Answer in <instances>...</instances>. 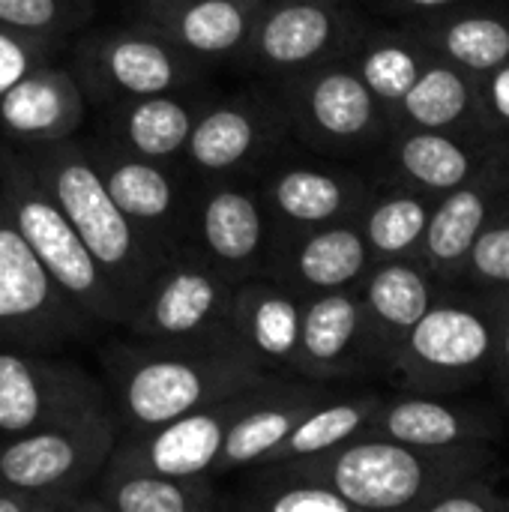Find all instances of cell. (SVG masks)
Returning <instances> with one entry per match:
<instances>
[{"instance_id":"obj_25","label":"cell","mask_w":509,"mask_h":512,"mask_svg":"<svg viewBox=\"0 0 509 512\" xmlns=\"http://www.w3.org/2000/svg\"><path fill=\"white\" fill-rule=\"evenodd\" d=\"M87 96L69 63L45 60L0 96V135L12 144H48L78 135Z\"/></svg>"},{"instance_id":"obj_33","label":"cell","mask_w":509,"mask_h":512,"mask_svg":"<svg viewBox=\"0 0 509 512\" xmlns=\"http://www.w3.org/2000/svg\"><path fill=\"white\" fill-rule=\"evenodd\" d=\"M435 54L405 27L402 30H363L351 54L345 57L354 72L363 78V84L375 93V99L387 108L393 117L402 96L411 90V84L420 78L426 63ZM393 123V120H390Z\"/></svg>"},{"instance_id":"obj_16","label":"cell","mask_w":509,"mask_h":512,"mask_svg":"<svg viewBox=\"0 0 509 512\" xmlns=\"http://www.w3.org/2000/svg\"><path fill=\"white\" fill-rule=\"evenodd\" d=\"M87 147L105 189L138 234L162 255L183 249L195 201V177L183 168V162L141 159L99 141L96 135L87 138Z\"/></svg>"},{"instance_id":"obj_18","label":"cell","mask_w":509,"mask_h":512,"mask_svg":"<svg viewBox=\"0 0 509 512\" xmlns=\"http://www.w3.org/2000/svg\"><path fill=\"white\" fill-rule=\"evenodd\" d=\"M504 153L507 144L498 138H468L438 129L396 126L384 141V168L390 183L441 198L498 165Z\"/></svg>"},{"instance_id":"obj_14","label":"cell","mask_w":509,"mask_h":512,"mask_svg":"<svg viewBox=\"0 0 509 512\" xmlns=\"http://www.w3.org/2000/svg\"><path fill=\"white\" fill-rule=\"evenodd\" d=\"M255 189L273 222L276 243L309 228L357 219L372 186L363 174L330 162L321 153L282 147L255 177Z\"/></svg>"},{"instance_id":"obj_22","label":"cell","mask_w":509,"mask_h":512,"mask_svg":"<svg viewBox=\"0 0 509 512\" xmlns=\"http://www.w3.org/2000/svg\"><path fill=\"white\" fill-rule=\"evenodd\" d=\"M207 99L210 90L195 87L111 102L102 108L96 138L141 159L180 162L189 132Z\"/></svg>"},{"instance_id":"obj_19","label":"cell","mask_w":509,"mask_h":512,"mask_svg":"<svg viewBox=\"0 0 509 512\" xmlns=\"http://www.w3.org/2000/svg\"><path fill=\"white\" fill-rule=\"evenodd\" d=\"M438 282L441 279L432 276V270L420 258L375 261L357 282L366 342L375 369L390 372L402 342L441 294Z\"/></svg>"},{"instance_id":"obj_24","label":"cell","mask_w":509,"mask_h":512,"mask_svg":"<svg viewBox=\"0 0 509 512\" xmlns=\"http://www.w3.org/2000/svg\"><path fill=\"white\" fill-rule=\"evenodd\" d=\"M369 369L375 366H372V354L366 342V324H363L357 285L306 297L294 375L327 384V381L351 378Z\"/></svg>"},{"instance_id":"obj_32","label":"cell","mask_w":509,"mask_h":512,"mask_svg":"<svg viewBox=\"0 0 509 512\" xmlns=\"http://www.w3.org/2000/svg\"><path fill=\"white\" fill-rule=\"evenodd\" d=\"M228 507L243 512H357L309 459H264L243 468V483Z\"/></svg>"},{"instance_id":"obj_9","label":"cell","mask_w":509,"mask_h":512,"mask_svg":"<svg viewBox=\"0 0 509 512\" xmlns=\"http://www.w3.org/2000/svg\"><path fill=\"white\" fill-rule=\"evenodd\" d=\"M291 141L270 90L210 93L180 162L195 180H255Z\"/></svg>"},{"instance_id":"obj_40","label":"cell","mask_w":509,"mask_h":512,"mask_svg":"<svg viewBox=\"0 0 509 512\" xmlns=\"http://www.w3.org/2000/svg\"><path fill=\"white\" fill-rule=\"evenodd\" d=\"M477 90H480V102L486 108V117L492 123V132L498 138L509 135V63L480 75Z\"/></svg>"},{"instance_id":"obj_41","label":"cell","mask_w":509,"mask_h":512,"mask_svg":"<svg viewBox=\"0 0 509 512\" xmlns=\"http://www.w3.org/2000/svg\"><path fill=\"white\" fill-rule=\"evenodd\" d=\"M492 384L495 393L501 396V402L509 408V303L507 315H504V327H501V342H498V354H495V366H492Z\"/></svg>"},{"instance_id":"obj_8","label":"cell","mask_w":509,"mask_h":512,"mask_svg":"<svg viewBox=\"0 0 509 512\" xmlns=\"http://www.w3.org/2000/svg\"><path fill=\"white\" fill-rule=\"evenodd\" d=\"M231 291L234 282L183 246L156 267L120 327L153 345H234L228 333Z\"/></svg>"},{"instance_id":"obj_21","label":"cell","mask_w":509,"mask_h":512,"mask_svg":"<svg viewBox=\"0 0 509 512\" xmlns=\"http://www.w3.org/2000/svg\"><path fill=\"white\" fill-rule=\"evenodd\" d=\"M303 297L276 279L237 282L228 306L234 345L270 375H294L300 351Z\"/></svg>"},{"instance_id":"obj_13","label":"cell","mask_w":509,"mask_h":512,"mask_svg":"<svg viewBox=\"0 0 509 512\" xmlns=\"http://www.w3.org/2000/svg\"><path fill=\"white\" fill-rule=\"evenodd\" d=\"M186 246L234 285L270 279L276 237L255 180H195Z\"/></svg>"},{"instance_id":"obj_11","label":"cell","mask_w":509,"mask_h":512,"mask_svg":"<svg viewBox=\"0 0 509 512\" xmlns=\"http://www.w3.org/2000/svg\"><path fill=\"white\" fill-rule=\"evenodd\" d=\"M120 432V417L108 405L69 423L0 438V483L9 489L81 495L102 474Z\"/></svg>"},{"instance_id":"obj_17","label":"cell","mask_w":509,"mask_h":512,"mask_svg":"<svg viewBox=\"0 0 509 512\" xmlns=\"http://www.w3.org/2000/svg\"><path fill=\"white\" fill-rule=\"evenodd\" d=\"M258 384V381H255ZM249 390V387H246ZM246 390L222 402L204 405L153 429L120 432L105 468L114 471H153L168 477H216V462L228 435V426L243 408Z\"/></svg>"},{"instance_id":"obj_42","label":"cell","mask_w":509,"mask_h":512,"mask_svg":"<svg viewBox=\"0 0 509 512\" xmlns=\"http://www.w3.org/2000/svg\"><path fill=\"white\" fill-rule=\"evenodd\" d=\"M387 12L393 15H408V18H420V15H429V12H441V9H450L462 0H381Z\"/></svg>"},{"instance_id":"obj_10","label":"cell","mask_w":509,"mask_h":512,"mask_svg":"<svg viewBox=\"0 0 509 512\" xmlns=\"http://www.w3.org/2000/svg\"><path fill=\"white\" fill-rule=\"evenodd\" d=\"M93 330L45 273L0 195V348L60 351Z\"/></svg>"},{"instance_id":"obj_27","label":"cell","mask_w":509,"mask_h":512,"mask_svg":"<svg viewBox=\"0 0 509 512\" xmlns=\"http://www.w3.org/2000/svg\"><path fill=\"white\" fill-rule=\"evenodd\" d=\"M504 162H507V153L498 165H492L471 183L435 198L417 258L441 282H456L462 276L465 258H468L477 234L483 231V225H486L489 213L498 207V201L507 195L509 186Z\"/></svg>"},{"instance_id":"obj_3","label":"cell","mask_w":509,"mask_h":512,"mask_svg":"<svg viewBox=\"0 0 509 512\" xmlns=\"http://www.w3.org/2000/svg\"><path fill=\"white\" fill-rule=\"evenodd\" d=\"M306 459L357 512H423L432 498L447 492L453 483L498 468L492 444L408 447L375 435H357Z\"/></svg>"},{"instance_id":"obj_30","label":"cell","mask_w":509,"mask_h":512,"mask_svg":"<svg viewBox=\"0 0 509 512\" xmlns=\"http://www.w3.org/2000/svg\"><path fill=\"white\" fill-rule=\"evenodd\" d=\"M408 33H414L435 57L465 69L480 78L509 63V15L501 9H468L450 6L411 18Z\"/></svg>"},{"instance_id":"obj_1","label":"cell","mask_w":509,"mask_h":512,"mask_svg":"<svg viewBox=\"0 0 509 512\" xmlns=\"http://www.w3.org/2000/svg\"><path fill=\"white\" fill-rule=\"evenodd\" d=\"M108 399L123 432L153 429L204 405L237 396L264 372L237 345L126 342L105 351Z\"/></svg>"},{"instance_id":"obj_28","label":"cell","mask_w":509,"mask_h":512,"mask_svg":"<svg viewBox=\"0 0 509 512\" xmlns=\"http://www.w3.org/2000/svg\"><path fill=\"white\" fill-rule=\"evenodd\" d=\"M360 435H375L408 447H459L492 444L501 435V426L483 408L456 405L450 396L411 393L390 402L381 399Z\"/></svg>"},{"instance_id":"obj_5","label":"cell","mask_w":509,"mask_h":512,"mask_svg":"<svg viewBox=\"0 0 509 512\" xmlns=\"http://www.w3.org/2000/svg\"><path fill=\"white\" fill-rule=\"evenodd\" d=\"M0 195L15 228L45 267V273L81 309V315L93 327L123 324V306L114 297L102 267L96 264L72 222L63 216L57 201L33 177L12 141L0 144Z\"/></svg>"},{"instance_id":"obj_15","label":"cell","mask_w":509,"mask_h":512,"mask_svg":"<svg viewBox=\"0 0 509 512\" xmlns=\"http://www.w3.org/2000/svg\"><path fill=\"white\" fill-rule=\"evenodd\" d=\"M108 387L51 351L0 348V438L69 423L108 408Z\"/></svg>"},{"instance_id":"obj_26","label":"cell","mask_w":509,"mask_h":512,"mask_svg":"<svg viewBox=\"0 0 509 512\" xmlns=\"http://www.w3.org/2000/svg\"><path fill=\"white\" fill-rule=\"evenodd\" d=\"M138 18L201 63L240 60L264 0H135Z\"/></svg>"},{"instance_id":"obj_23","label":"cell","mask_w":509,"mask_h":512,"mask_svg":"<svg viewBox=\"0 0 509 512\" xmlns=\"http://www.w3.org/2000/svg\"><path fill=\"white\" fill-rule=\"evenodd\" d=\"M372 267L357 219L300 231L273 246L270 279L288 285L303 300L339 288H354Z\"/></svg>"},{"instance_id":"obj_38","label":"cell","mask_w":509,"mask_h":512,"mask_svg":"<svg viewBox=\"0 0 509 512\" xmlns=\"http://www.w3.org/2000/svg\"><path fill=\"white\" fill-rule=\"evenodd\" d=\"M63 42L57 39H42V36H27L15 33L9 27H0V96L33 66L54 60Z\"/></svg>"},{"instance_id":"obj_35","label":"cell","mask_w":509,"mask_h":512,"mask_svg":"<svg viewBox=\"0 0 509 512\" xmlns=\"http://www.w3.org/2000/svg\"><path fill=\"white\" fill-rule=\"evenodd\" d=\"M381 396L357 393V396H324L276 447L270 459H306L327 453L351 438H357L372 420Z\"/></svg>"},{"instance_id":"obj_34","label":"cell","mask_w":509,"mask_h":512,"mask_svg":"<svg viewBox=\"0 0 509 512\" xmlns=\"http://www.w3.org/2000/svg\"><path fill=\"white\" fill-rule=\"evenodd\" d=\"M432 204L435 198L396 183L387 192H372L357 213V225L369 246L372 264L390 258H417Z\"/></svg>"},{"instance_id":"obj_20","label":"cell","mask_w":509,"mask_h":512,"mask_svg":"<svg viewBox=\"0 0 509 512\" xmlns=\"http://www.w3.org/2000/svg\"><path fill=\"white\" fill-rule=\"evenodd\" d=\"M330 396L321 381H297L288 375H264L246 390L243 408L228 426L216 477L258 465L276 453V447L291 435V429L324 399Z\"/></svg>"},{"instance_id":"obj_36","label":"cell","mask_w":509,"mask_h":512,"mask_svg":"<svg viewBox=\"0 0 509 512\" xmlns=\"http://www.w3.org/2000/svg\"><path fill=\"white\" fill-rule=\"evenodd\" d=\"M96 0H0V27L66 42L93 15Z\"/></svg>"},{"instance_id":"obj_6","label":"cell","mask_w":509,"mask_h":512,"mask_svg":"<svg viewBox=\"0 0 509 512\" xmlns=\"http://www.w3.org/2000/svg\"><path fill=\"white\" fill-rule=\"evenodd\" d=\"M267 90L288 123L294 144L312 153L330 159L360 156L381 147L393 132L387 108L345 57L276 78Z\"/></svg>"},{"instance_id":"obj_37","label":"cell","mask_w":509,"mask_h":512,"mask_svg":"<svg viewBox=\"0 0 509 512\" xmlns=\"http://www.w3.org/2000/svg\"><path fill=\"white\" fill-rule=\"evenodd\" d=\"M474 288H501L509 291V201L507 195L489 213L483 231L477 234L462 276Z\"/></svg>"},{"instance_id":"obj_39","label":"cell","mask_w":509,"mask_h":512,"mask_svg":"<svg viewBox=\"0 0 509 512\" xmlns=\"http://www.w3.org/2000/svg\"><path fill=\"white\" fill-rule=\"evenodd\" d=\"M489 474H471L432 498L423 512H509V498L498 495Z\"/></svg>"},{"instance_id":"obj_4","label":"cell","mask_w":509,"mask_h":512,"mask_svg":"<svg viewBox=\"0 0 509 512\" xmlns=\"http://www.w3.org/2000/svg\"><path fill=\"white\" fill-rule=\"evenodd\" d=\"M509 291L438 294L402 342L390 372L408 393L462 396L492 375Z\"/></svg>"},{"instance_id":"obj_12","label":"cell","mask_w":509,"mask_h":512,"mask_svg":"<svg viewBox=\"0 0 509 512\" xmlns=\"http://www.w3.org/2000/svg\"><path fill=\"white\" fill-rule=\"evenodd\" d=\"M363 30L366 24L351 0H264L240 66L276 81L348 57Z\"/></svg>"},{"instance_id":"obj_44","label":"cell","mask_w":509,"mask_h":512,"mask_svg":"<svg viewBox=\"0 0 509 512\" xmlns=\"http://www.w3.org/2000/svg\"><path fill=\"white\" fill-rule=\"evenodd\" d=\"M0 489H3V483H0Z\"/></svg>"},{"instance_id":"obj_31","label":"cell","mask_w":509,"mask_h":512,"mask_svg":"<svg viewBox=\"0 0 509 512\" xmlns=\"http://www.w3.org/2000/svg\"><path fill=\"white\" fill-rule=\"evenodd\" d=\"M102 512H210L225 507L216 477H168L153 471L102 468L87 489Z\"/></svg>"},{"instance_id":"obj_2","label":"cell","mask_w":509,"mask_h":512,"mask_svg":"<svg viewBox=\"0 0 509 512\" xmlns=\"http://www.w3.org/2000/svg\"><path fill=\"white\" fill-rule=\"evenodd\" d=\"M15 150L72 222L126 315L138 291L168 255L147 243L117 207L90 156L87 138L72 135L48 144H15Z\"/></svg>"},{"instance_id":"obj_43","label":"cell","mask_w":509,"mask_h":512,"mask_svg":"<svg viewBox=\"0 0 509 512\" xmlns=\"http://www.w3.org/2000/svg\"><path fill=\"white\" fill-rule=\"evenodd\" d=\"M504 171H507V186H509V150H507V162H504Z\"/></svg>"},{"instance_id":"obj_7","label":"cell","mask_w":509,"mask_h":512,"mask_svg":"<svg viewBox=\"0 0 509 512\" xmlns=\"http://www.w3.org/2000/svg\"><path fill=\"white\" fill-rule=\"evenodd\" d=\"M69 69L75 72L87 105L96 108L204 87V63L141 18L84 33L72 48Z\"/></svg>"},{"instance_id":"obj_29","label":"cell","mask_w":509,"mask_h":512,"mask_svg":"<svg viewBox=\"0 0 509 512\" xmlns=\"http://www.w3.org/2000/svg\"><path fill=\"white\" fill-rule=\"evenodd\" d=\"M393 129H438L468 138H498L480 102L477 78L465 69L432 57L411 90L393 111Z\"/></svg>"}]
</instances>
